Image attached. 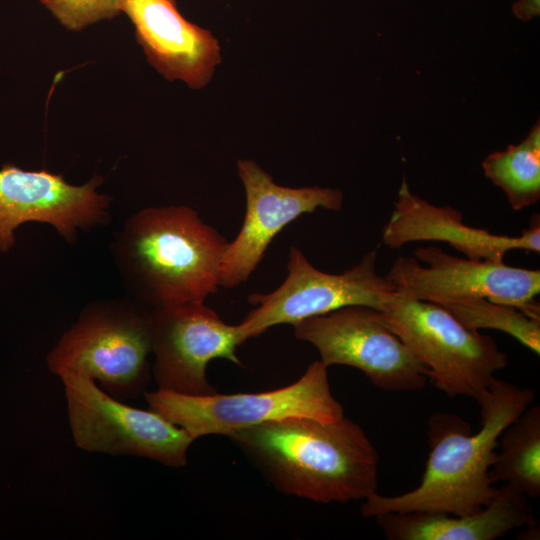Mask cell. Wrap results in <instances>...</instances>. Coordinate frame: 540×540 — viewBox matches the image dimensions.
Returning <instances> with one entry per match:
<instances>
[{"label":"cell","instance_id":"cell-1","mask_svg":"<svg viewBox=\"0 0 540 540\" xmlns=\"http://www.w3.org/2000/svg\"><path fill=\"white\" fill-rule=\"evenodd\" d=\"M532 388H520L494 378L475 398L481 428L451 413L433 414L428 421L429 457L420 484L400 495L377 492L361 506V515L374 518L385 513L432 512L464 515L487 506L498 492L490 475L503 430L531 405Z\"/></svg>","mask_w":540,"mask_h":540},{"label":"cell","instance_id":"cell-2","mask_svg":"<svg viewBox=\"0 0 540 540\" xmlns=\"http://www.w3.org/2000/svg\"><path fill=\"white\" fill-rule=\"evenodd\" d=\"M280 491L319 503L364 500L378 488L379 455L362 427L288 418L228 435Z\"/></svg>","mask_w":540,"mask_h":540},{"label":"cell","instance_id":"cell-3","mask_svg":"<svg viewBox=\"0 0 540 540\" xmlns=\"http://www.w3.org/2000/svg\"><path fill=\"white\" fill-rule=\"evenodd\" d=\"M228 243L194 209L170 205L131 215L111 251L132 298L153 308L204 302L215 294Z\"/></svg>","mask_w":540,"mask_h":540},{"label":"cell","instance_id":"cell-4","mask_svg":"<svg viewBox=\"0 0 540 540\" xmlns=\"http://www.w3.org/2000/svg\"><path fill=\"white\" fill-rule=\"evenodd\" d=\"M149 312L133 298L90 302L49 352V370L87 376L119 400L137 397L150 380Z\"/></svg>","mask_w":540,"mask_h":540},{"label":"cell","instance_id":"cell-5","mask_svg":"<svg viewBox=\"0 0 540 540\" xmlns=\"http://www.w3.org/2000/svg\"><path fill=\"white\" fill-rule=\"evenodd\" d=\"M379 311L447 396L475 399L508 364L507 354L491 337L467 328L441 305L396 289Z\"/></svg>","mask_w":540,"mask_h":540},{"label":"cell","instance_id":"cell-6","mask_svg":"<svg viewBox=\"0 0 540 540\" xmlns=\"http://www.w3.org/2000/svg\"><path fill=\"white\" fill-rule=\"evenodd\" d=\"M327 368L316 360L296 382L265 392L186 395L158 389L146 392L145 398L152 410L194 440L288 418L335 422L345 415L332 395Z\"/></svg>","mask_w":540,"mask_h":540},{"label":"cell","instance_id":"cell-7","mask_svg":"<svg viewBox=\"0 0 540 540\" xmlns=\"http://www.w3.org/2000/svg\"><path fill=\"white\" fill-rule=\"evenodd\" d=\"M65 389L68 418L77 447L115 456L132 455L171 467L187 463L194 439L154 410L122 403L84 375H59Z\"/></svg>","mask_w":540,"mask_h":540},{"label":"cell","instance_id":"cell-8","mask_svg":"<svg viewBox=\"0 0 540 540\" xmlns=\"http://www.w3.org/2000/svg\"><path fill=\"white\" fill-rule=\"evenodd\" d=\"M377 253L371 251L342 274L315 268L297 247L289 250L288 274L274 291L252 293L256 307L237 325L242 343L277 324H296L351 305L380 310L395 286L377 272Z\"/></svg>","mask_w":540,"mask_h":540},{"label":"cell","instance_id":"cell-9","mask_svg":"<svg viewBox=\"0 0 540 540\" xmlns=\"http://www.w3.org/2000/svg\"><path fill=\"white\" fill-rule=\"evenodd\" d=\"M293 326L296 338L314 345L326 367H354L386 391H415L427 384L428 368L385 324L378 309L345 306Z\"/></svg>","mask_w":540,"mask_h":540},{"label":"cell","instance_id":"cell-10","mask_svg":"<svg viewBox=\"0 0 540 540\" xmlns=\"http://www.w3.org/2000/svg\"><path fill=\"white\" fill-rule=\"evenodd\" d=\"M399 256L385 275L397 290L438 305L485 298L540 317V271L453 256L435 246Z\"/></svg>","mask_w":540,"mask_h":540},{"label":"cell","instance_id":"cell-11","mask_svg":"<svg viewBox=\"0 0 540 540\" xmlns=\"http://www.w3.org/2000/svg\"><path fill=\"white\" fill-rule=\"evenodd\" d=\"M153 374L159 389L186 395L216 392L207 379L215 358L241 362L242 344L237 325L226 324L204 302L150 308Z\"/></svg>","mask_w":540,"mask_h":540},{"label":"cell","instance_id":"cell-12","mask_svg":"<svg viewBox=\"0 0 540 540\" xmlns=\"http://www.w3.org/2000/svg\"><path fill=\"white\" fill-rule=\"evenodd\" d=\"M102 178L93 176L83 185L68 183L46 170H23L6 163L0 169V252L15 242V230L27 222L54 227L68 243L79 230L109 223L110 197L97 191Z\"/></svg>","mask_w":540,"mask_h":540},{"label":"cell","instance_id":"cell-13","mask_svg":"<svg viewBox=\"0 0 540 540\" xmlns=\"http://www.w3.org/2000/svg\"><path fill=\"white\" fill-rule=\"evenodd\" d=\"M237 169L245 190L246 210L242 227L228 243L222 261L220 287L224 288L239 286L249 279L286 225L318 208L339 211L343 207L339 189L280 186L250 159L238 160Z\"/></svg>","mask_w":540,"mask_h":540},{"label":"cell","instance_id":"cell-14","mask_svg":"<svg viewBox=\"0 0 540 540\" xmlns=\"http://www.w3.org/2000/svg\"><path fill=\"white\" fill-rule=\"evenodd\" d=\"M149 64L165 79L201 89L221 62L218 40L185 19L175 0H122Z\"/></svg>","mask_w":540,"mask_h":540},{"label":"cell","instance_id":"cell-15","mask_svg":"<svg viewBox=\"0 0 540 540\" xmlns=\"http://www.w3.org/2000/svg\"><path fill=\"white\" fill-rule=\"evenodd\" d=\"M383 243L398 249L418 241L446 242L473 260L503 262L512 250L539 253V215L519 236L493 234L463 221L462 213L451 206H437L414 194L403 180L392 214L382 231Z\"/></svg>","mask_w":540,"mask_h":540},{"label":"cell","instance_id":"cell-16","mask_svg":"<svg viewBox=\"0 0 540 540\" xmlns=\"http://www.w3.org/2000/svg\"><path fill=\"white\" fill-rule=\"evenodd\" d=\"M374 518L390 540H494L533 520L528 497L505 484L474 513L392 512Z\"/></svg>","mask_w":540,"mask_h":540},{"label":"cell","instance_id":"cell-17","mask_svg":"<svg viewBox=\"0 0 540 540\" xmlns=\"http://www.w3.org/2000/svg\"><path fill=\"white\" fill-rule=\"evenodd\" d=\"M491 467L493 482L502 481L528 498L540 496V407L528 406L501 433Z\"/></svg>","mask_w":540,"mask_h":540},{"label":"cell","instance_id":"cell-18","mask_svg":"<svg viewBox=\"0 0 540 540\" xmlns=\"http://www.w3.org/2000/svg\"><path fill=\"white\" fill-rule=\"evenodd\" d=\"M485 176L506 195L516 211L540 198V125L534 124L517 145L489 154L482 162Z\"/></svg>","mask_w":540,"mask_h":540},{"label":"cell","instance_id":"cell-19","mask_svg":"<svg viewBox=\"0 0 540 540\" xmlns=\"http://www.w3.org/2000/svg\"><path fill=\"white\" fill-rule=\"evenodd\" d=\"M442 307L469 329L505 332L532 352L540 354V317L485 298L448 303Z\"/></svg>","mask_w":540,"mask_h":540},{"label":"cell","instance_id":"cell-20","mask_svg":"<svg viewBox=\"0 0 540 540\" xmlns=\"http://www.w3.org/2000/svg\"><path fill=\"white\" fill-rule=\"evenodd\" d=\"M67 30L80 31L122 13V0H38Z\"/></svg>","mask_w":540,"mask_h":540},{"label":"cell","instance_id":"cell-21","mask_svg":"<svg viewBox=\"0 0 540 540\" xmlns=\"http://www.w3.org/2000/svg\"><path fill=\"white\" fill-rule=\"evenodd\" d=\"M512 12L519 20L530 21L540 14V0H517L512 4Z\"/></svg>","mask_w":540,"mask_h":540}]
</instances>
